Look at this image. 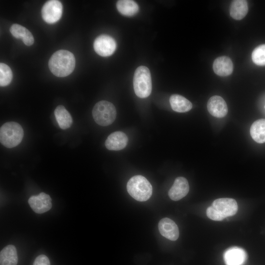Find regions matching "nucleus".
Masks as SVG:
<instances>
[{
  "instance_id": "1",
  "label": "nucleus",
  "mask_w": 265,
  "mask_h": 265,
  "mask_svg": "<svg viewBox=\"0 0 265 265\" xmlns=\"http://www.w3.org/2000/svg\"><path fill=\"white\" fill-rule=\"evenodd\" d=\"M75 63V56L71 52L60 50L52 55L49 61V67L55 76L64 77L74 71Z\"/></svg>"
},
{
  "instance_id": "2",
  "label": "nucleus",
  "mask_w": 265,
  "mask_h": 265,
  "mask_svg": "<svg viewBox=\"0 0 265 265\" xmlns=\"http://www.w3.org/2000/svg\"><path fill=\"white\" fill-rule=\"evenodd\" d=\"M238 209V204L235 199L219 198L214 200L211 206L207 209L206 214L212 220L221 221L226 217L235 214Z\"/></svg>"
},
{
  "instance_id": "3",
  "label": "nucleus",
  "mask_w": 265,
  "mask_h": 265,
  "mask_svg": "<svg viewBox=\"0 0 265 265\" xmlns=\"http://www.w3.org/2000/svg\"><path fill=\"white\" fill-rule=\"evenodd\" d=\"M129 194L138 201L148 200L152 194V186L144 177L136 175L132 177L127 185Z\"/></svg>"
},
{
  "instance_id": "4",
  "label": "nucleus",
  "mask_w": 265,
  "mask_h": 265,
  "mask_svg": "<svg viewBox=\"0 0 265 265\" xmlns=\"http://www.w3.org/2000/svg\"><path fill=\"white\" fill-rule=\"evenodd\" d=\"M24 131L21 126L15 122L4 123L0 129V141L7 148H13L22 140Z\"/></svg>"
},
{
  "instance_id": "5",
  "label": "nucleus",
  "mask_w": 265,
  "mask_h": 265,
  "mask_svg": "<svg viewBox=\"0 0 265 265\" xmlns=\"http://www.w3.org/2000/svg\"><path fill=\"white\" fill-rule=\"evenodd\" d=\"M135 94L141 98L148 97L152 91V79L150 71L146 66H140L135 70L133 79Z\"/></svg>"
},
{
  "instance_id": "6",
  "label": "nucleus",
  "mask_w": 265,
  "mask_h": 265,
  "mask_svg": "<svg viewBox=\"0 0 265 265\" xmlns=\"http://www.w3.org/2000/svg\"><path fill=\"white\" fill-rule=\"evenodd\" d=\"M92 115L97 124L106 126L112 124L115 120L116 110L114 106L110 102L101 101L93 107Z\"/></svg>"
},
{
  "instance_id": "7",
  "label": "nucleus",
  "mask_w": 265,
  "mask_h": 265,
  "mask_svg": "<svg viewBox=\"0 0 265 265\" xmlns=\"http://www.w3.org/2000/svg\"><path fill=\"white\" fill-rule=\"evenodd\" d=\"M62 9V3L59 0H49L44 4L42 8V18L48 24L55 23L60 19Z\"/></svg>"
},
{
  "instance_id": "8",
  "label": "nucleus",
  "mask_w": 265,
  "mask_h": 265,
  "mask_svg": "<svg viewBox=\"0 0 265 265\" xmlns=\"http://www.w3.org/2000/svg\"><path fill=\"white\" fill-rule=\"evenodd\" d=\"M93 47L98 54L106 57L111 55L115 52L116 43L112 37L108 35L102 34L95 39Z\"/></svg>"
},
{
  "instance_id": "9",
  "label": "nucleus",
  "mask_w": 265,
  "mask_h": 265,
  "mask_svg": "<svg viewBox=\"0 0 265 265\" xmlns=\"http://www.w3.org/2000/svg\"><path fill=\"white\" fill-rule=\"evenodd\" d=\"M31 209L37 213H43L50 210L52 206L50 196L44 192L31 196L28 201Z\"/></svg>"
},
{
  "instance_id": "10",
  "label": "nucleus",
  "mask_w": 265,
  "mask_h": 265,
  "mask_svg": "<svg viewBox=\"0 0 265 265\" xmlns=\"http://www.w3.org/2000/svg\"><path fill=\"white\" fill-rule=\"evenodd\" d=\"M209 113L214 117L222 118L228 113V107L224 100L219 96L211 97L207 103Z\"/></svg>"
},
{
  "instance_id": "11",
  "label": "nucleus",
  "mask_w": 265,
  "mask_h": 265,
  "mask_svg": "<svg viewBox=\"0 0 265 265\" xmlns=\"http://www.w3.org/2000/svg\"><path fill=\"white\" fill-rule=\"evenodd\" d=\"M187 180L184 177H177L168 191L170 198L173 201H178L186 196L189 191Z\"/></svg>"
},
{
  "instance_id": "12",
  "label": "nucleus",
  "mask_w": 265,
  "mask_h": 265,
  "mask_svg": "<svg viewBox=\"0 0 265 265\" xmlns=\"http://www.w3.org/2000/svg\"><path fill=\"white\" fill-rule=\"evenodd\" d=\"M224 260L226 265H242L247 259V254L242 248L233 247L224 253Z\"/></svg>"
},
{
  "instance_id": "13",
  "label": "nucleus",
  "mask_w": 265,
  "mask_h": 265,
  "mask_svg": "<svg viewBox=\"0 0 265 265\" xmlns=\"http://www.w3.org/2000/svg\"><path fill=\"white\" fill-rule=\"evenodd\" d=\"M161 235L171 240H176L179 236V231L177 224L168 218L161 219L158 225Z\"/></svg>"
},
{
  "instance_id": "14",
  "label": "nucleus",
  "mask_w": 265,
  "mask_h": 265,
  "mask_svg": "<svg viewBox=\"0 0 265 265\" xmlns=\"http://www.w3.org/2000/svg\"><path fill=\"white\" fill-rule=\"evenodd\" d=\"M128 138L123 132L117 131L108 136L105 146L109 150L119 151L124 149L127 145Z\"/></svg>"
},
{
  "instance_id": "15",
  "label": "nucleus",
  "mask_w": 265,
  "mask_h": 265,
  "mask_svg": "<svg viewBox=\"0 0 265 265\" xmlns=\"http://www.w3.org/2000/svg\"><path fill=\"white\" fill-rule=\"evenodd\" d=\"M214 72L220 76H227L231 75L233 71V64L228 56H222L216 58L212 65Z\"/></svg>"
},
{
  "instance_id": "16",
  "label": "nucleus",
  "mask_w": 265,
  "mask_h": 265,
  "mask_svg": "<svg viewBox=\"0 0 265 265\" xmlns=\"http://www.w3.org/2000/svg\"><path fill=\"white\" fill-rule=\"evenodd\" d=\"M12 35L16 38H21L26 46H31L34 43V38L31 33L25 27L19 24H13L10 28Z\"/></svg>"
},
{
  "instance_id": "17",
  "label": "nucleus",
  "mask_w": 265,
  "mask_h": 265,
  "mask_svg": "<svg viewBox=\"0 0 265 265\" xmlns=\"http://www.w3.org/2000/svg\"><path fill=\"white\" fill-rule=\"evenodd\" d=\"M169 102L172 109L178 112L188 111L192 107V105L189 100L178 94L171 95L169 99Z\"/></svg>"
},
{
  "instance_id": "18",
  "label": "nucleus",
  "mask_w": 265,
  "mask_h": 265,
  "mask_svg": "<svg viewBox=\"0 0 265 265\" xmlns=\"http://www.w3.org/2000/svg\"><path fill=\"white\" fill-rule=\"evenodd\" d=\"M18 255L16 247L8 245L3 248L0 253V265H17Z\"/></svg>"
},
{
  "instance_id": "19",
  "label": "nucleus",
  "mask_w": 265,
  "mask_h": 265,
  "mask_svg": "<svg viewBox=\"0 0 265 265\" xmlns=\"http://www.w3.org/2000/svg\"><path fill=\"white\" fill-rule=\"evenodd\" d=\"M248 10L247 2L245 0H235L231 4L230 14L235 20L242 19L247 14Z\"/></svg>"
},
{
  "instance_id": "20",
  "label": "nucleus",
  "mask_w": 265,
  "mask_h": 265,
  "mask_svg": "<svg viewBox=\"0 0 265 265\" xmlns=\"http://www.w3.org/2000/svg\"><path fill=\"white\" fill-rule=\"evenodd\" d=\"M54 114L59 127L63 130L70 127L73 120L69 112L62 105L57 106L54 111Z\"/></svg>"
},
{
  "instance_id": "21",
  "label": "nucleus",
  "mask_w": 265,
  "mask_h": 265,
  "mask_svg": "<svg viewBox=\"0 0 265 265\" xmlns=\"http://www.w3.org/2000/svg\"><path fill=\"white\" fill-rule=\"evenodd\" d=\"M250 134L253 139L258 143L265 142V119L255 121L250 128Z\"/></svg>"
},
{
  "instance_id": "22",
  "label": "nucleus",
  "mask_w": 265,
  "mask_h": 265,
  "mask_svg": "<svg viewBox=\"0 0 265 265\" xmlns=\"http://www.w3.org/2000/svg\"><path fill=\"white\" fill-rule=\"evenodd\" d=\"M118 11L122 15L132 16L135 15L139 10L137 4L132 0H119L116 3Z\"/></svg>"
},
{
  "instance_id": "23",
  "label": "nucleus",
  "mask_w": 265,
  "mask_h": 265,
  "mask_svg": "<svg viewBox=\"0 0 265 265\" xmlns=\"http://www.w3.org/2000/svg\"><path fill=\"white\" fill-rule=\"evenodd\" d=\"M13 78L10 68L3 63H0V85L5 86L11 82Z\"/></svg>"
},
{
  "instance_id": "24",
  "label": "nucleus",
  "mask_w": 265,
  "mask_h": 265,
  "mask_svg": "<svg viewBox=\"0 0 265 265\" xmlns=\"http://www.w3.org/2000/svg\"><path fill=\"white\" fill-rule=\"evenodd\" d=\"M252 59L257 65H265V44L257 46L252 53Z\"/></svg>"
},
{
  "instance_id": "25",
  "label": "nucleus",
  "mask_w": 265,
  "mask_h": 265,
  "mask_svg": "<svg viewBox=\"0 0 265 265\" xmlns=\"http://www.w3.org/2000/svg\"><path fill=\"white\" fill-rule=\"evenodd\" d=\"M33 265H50V262L46 255H40L36 258Z\"/></svg>"
}]
</instances>
